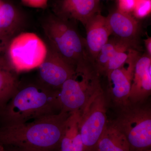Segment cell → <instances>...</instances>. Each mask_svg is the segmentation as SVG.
<instances>
[{
  "instance_id": "cell-1",
  "label": "cell",
  "mask_w": 151,
  "mask_h": 151,
  "mask_svg": "<svg viewBox=\"0 0 151 151\" xmlns=\"http://www.w3.org/2000/svg\"><path fill=\"white\" fill-rule=\"evenodd\" d=\"M70 113L61 112L11 126H0V144L26 151H59Z\"/></svg>"
},
{
  "instance_id": "cell-2",
  "label": "cell",
  "mask_w": 151,
  "mask_h": 151,
  "mask_svg": "<svg viewBox=\"0 0 151 151\" xmlns=\"http://www.w3.org/2000/svg\"><path fill=\"white\" fill-rule=\"evenodd\" d=\"M59 90L41 83L19 84L12 97L0 109V126L17 125L60 113Z\"/></svg>"
},
{
  "instance_id": "cell-3",
  "label": "cell",
  "mask_w": 151,
  "mask_h": 151,
  "mask_svg": "<svg viewBox=\"0 0 151 151\" xmlns=\"http://www.w3.org/2000/svg\"><path fill=\"white\" fill-rule=\"evenodd\" d=\"M43 28L51 48L75 70L94 65L86 50L85 40L71 21L52 16L47 20Z\"/></svg>"
},
{
  "instance_id": "cell-4",
  "label": "cell",
  "mask_w": 151,
  "mask_h": 151,
  "mask_svg": "<svg viewBox=\"0 0 151 151\" xmlns=\"http://www.w3.org/2000/svg\"><path fill=\"white\" fill-rule=\"evenodd\" d=\"M102 89L99 73L93 65L76 69L59 90L61 111L81 113L90 99Z\"/></svg>"
},
{
  "instance_id": "cell-5",
  "label": "cell",
  "mask_w": 151,
  "mask_h": 151,
  "mask_svg": "<svg viewBox=\"0 0 151 151\" xmlns=\"http://www.w3.org/2000/svg\"><path fill=\"white\" fill-rule=\"evenodd\" d=\"M140 104L121 107L112 124L126 137L130 151H151V109Z\"/></svg>"
},
{
  "instance_id": "cell-6",
  "label": "cell",
  "mask_w": 151,
  "mask_h": 151,
  "mask_svg": "<svg viewBox=\"0 0 151 151\" xmlns=\"http://www.w3.org/2000/svg\"><path fill=\"white\" fill-rule=\"evenodd\" d=\"M48 49L38 36L23 32L15 37L7 49L8 63L17 73L38 68L44 61Z\"/></svg>"
},
{
  "instance_id": "cell-7",
  "label": "cell",
  "mask_w": 151,
  "mask_h": 151,
  "mask_svg": "<svg viewBox=\"0 0 151 151\" xmlns=\"http://www.w3.org/2000/svg\"><path fill=\"white\" fill-rule=\"evenodd\" d=\"M106 112L107 101L101 89L80 113L79 128L84 151H98V142L108 124Z\"/></svg>"
},
{
  "instance_id": "cell-8",
  "label": "cell",
  "mask_w": 151,
  "mask_h": 151,
  "mask_svg": "<svg viewBox=\"0 0 151 151\" xmlns=\"http://www.w3.org/2000/svg\"><path fill=\"white\" fill-rule=\"evenodd\" d=\"M126 62L121 67L107 74L109 92L113 102L120 107L130 103L129 101L132 78L136 63L139 57L137 51L130 49Z\"/></svg>"
},
{
  "instance_id": "cell-9",
  "label": "cell",
  "mask_w": 151,
  "mask_h": 151,
  "mask_svg": "<svg viewBox=\"0 0 151 151\" xmlns=\"http://www.w3.org/2000/svg\"><path fill=\"white\" fill-rule=\"evenodd\" d=\"M38 68L41 84L55 90H59L64 82L76 72L75 68L51 47L49 49L46 58Z\"/></svg>"
},
{
  "instance_id": "cell-10",
  "label": "cell",
  "mask_w": 151,
  "mask_h": 151,
  "mask_svg": "<svg viewBox=\"0 0 151 151\" xmlns=\"http://www.w3.org/2000/svg\"><path fill=\"white\" fill-rule=\"evenodd\" d=\"M55 15L66 20L77 21L84 26L100 13L98 0H56L53 5Z\"/></svg>"
},
{
  "instance_id": "cell-11",
  "label": "cell",
  "mask_w": 151,
  "mask_h": 151,
  "mask_svg": "<svg viewBox=\"0 0 151 151\" xmlns=\"http://www.w3.org/2000/svg\"><path fill=\"white\" fill-rule=\"evenodd\" d=\"M151 57L139 56L135 64L129 101L132 104H141L150 95Z\"/></svg>"
},
{
  "instance_id": "cell-12",
  "label": "cell",
  "mask_w": 151,
  "mask_h": 151,
  "mask_svg": "<svg viewBox=\"0 0 151 151\" xmlns=\"http://www.w3.org/2000/svg\"><path fill=\"white\" fill-rule=\"evenodd\" d=\"M86 50L93 64L102 47L109 40L111 32L106 17L99 13L89 19L85 26Z\"/></svg>"
},
{
  "instance_id": "cell-13",
  "label": "cell",
  "mask_w": 151,
  "mask_h": 151,
  "mask_svg": "<svg viewBox=\"0 0 151 151\" xmlns=\"http://www.w3.org/2000/svg\"><path fill=\"white\" fill-rule=\"evenodd\" d=\"M111 34L122 40L134 43L139 31L138 22L130 14L117 10L106 17Z\"/></svg>"
},
{
  "instance_id": "cell-14",
  "label": "cell",
  "mask_w": 151,
  "mask_h": 151,
  "mask_svg": "<svg viewBox=\"0 0 151 151\" xmlns=\"http://www.w3.org/2000/svg\"><path fill=\"white\" fill-rule=\"evenodd\" d=\"M80 113H71L65 124L59 151H84L79 128Z\"/></svg>"
},
{
  "instance_id": "cell-15",
  "label": "cell",
  "mask_w": 151,
  "mask_h": 151,
  "mask_svg": "<svg viewBox=\"0 0 151 151\" xmlns=\"http://www.w3.org/2000/svg\"><path fill=\"white\" fill-rule=\"evenodd\" d=\"M16 73L8 63L0 59V109L5 106L18 87Z\"/></svg>"
},
{
  "instance_id": "cell-16",
  "label": "cell",
  "mask_w": 151,
  "mask_h": 151,
  "mask_svg": "<svg viewBox=\"0 0 151 151\" xmlns=\"http://www.w3.org/2000/svg\"><path fill=\"white\" fill-rule=\"evenodd\" d=\"M97 151H130L124 134L109 122L98 142Z\"/></svg>"
},
{
  "instance_id": "cell-17",
  "label": "cell",
  "mask_w": 151,
  "mask_h": 151,
  "mask_svg": "<svg viewBox=\"0 0 151 151\" xmlns=\"http://www.w3.org/2000/svg\"><path fill=\"white\" fill-rule=\"evenodd\" d=\"M134 43L119 39L109 40L102 47L94 63V67L98 73H105L109 60L116 52L132 48Z\"/></svg>"
},
{
  "instance_id": "cell-18",
  "label": "cell",
  "mask_w": 151,
  "mask_h": 151,
  "mask_svg": "<svg viewBox=\"0 0 151 151\" xmlns=\"http://www.w3.org/2000/svg\"><path fill=\"white\" fill-rule=\"evenodd\" d=\"M17 17V13L13 6L8 3H3L0 9V23L4 37L11 29Z\"/></svg>"
},
{
  "instance_id": "cell-19",
  "label": "cell",
  "mask_w": 151,
  "mask_h": 151,
  "mask_svg": "<svg viewBox=\"0 0 151 151\" xmlns=\"http://www.w3.org/2000/svg\"><path fill=\"white\" fill-rule=\"evenodd\" d=\"M128 50H122L118 52L111 58L108 61L105 69V73L106 75L112 70L119 68L126 62L129 57V54L126 52Z\"/></svg>"
},
{
  "instance_id": "cell-20",
  "label": "cell",
  "mask_w": 151,
  "mask_h": 151,
  "mask_svg": "<svg viewBox=\"0 0 151 151\" xmlns=\"http://www.w3.org/2000/svg\"><path fill=\"white\" fill-rule=\"evenodd\" d=\"M151 0H138L133 12L138 19L146 17L151 13Z\"/></svg>"
},
{
  "instance_id": "cell-21",
  "label": "cell",
  "mask_w": 151,
  "mask_h": 151,
  "mask_svg": "<svg viewBox=\"0 0 151 151\" xmlns=\"http://www.w3.org/2000/svg\"><path fill=\"white\" fill-rule=\"evenodd\" d=\"M138 0H118V10L130 14L133 12Z\"/></svg>"
},
{
  "instance_id": "cell-22",
  "label": "cell",
  "mask_w": 151,
  "mask_h": 151,
  "mask_svg": "<svg viewBox=\"0 0 151 151\" xmlns=\"http://www.w3.org/2000/svg\"><path fill=\"white\" fill-rule=\"evenodd\" d=\"M22 2L30 7L45 9L47 6L48 0H21Z\"/></svg>"
},
{
  "instance_id": "cell-23",
  "label": "cell",
  "mask_w": 151,
  "mask_h": 151,
  "mask_svg": "<svg viewBox=\"0 0 151 151\" xmlns=\"http://www.w3.org/2000/svg\"><path fill=\"white\" fill-rule=\"evenodd\" d=\"M3 146L4 147V151H26L15 146L9 145Z\"/></svg>"
},
{
  "instance_id": "cell-24",
  "label": "cell",
  "mask_w": 151,
  "mask_h": 151,
  "mask_svg": "<svg viewBox=\"0 0 151 151\" xmlns=\"http://www.w3.org/2000/svg\"><path fill=\"white\" fill-rule=\"evenodd\" d=\"M145 45L146 48L147 49L148 52V55L151 56V38L149 37L148 38L145 40Z\"/></svg>"
},
{
  "instance_id": "cell-25",
  "label": "cell",
  "mask_w": 151,
  "mask_h": 151,
  "mask_svg": "<svg viewBox=\"0 0 151 151\" xmlns=\"http://www.w3.org/2000/svg\"><path fill=\"white\" fill-rule=\"evenodd\" d=\"M5 47V45L0 42V52L4 50V48Z\"/></svg>"
},
{
  "instance_id": "cell-26",
  "label": "cell",
  "mask_w": 151,
  "mask_h": 151,
  "mask_svg": "<svg viewBox=\"0 0 151 151\" xmlns=\"http://www.w3.org/2000/svg\"><path fill=\"white\" fill-rule=\"evenodd\" d=\"M0 151H4V147L2 145L0 144Z\"/></svg>"
},
{
  "instance_id": "cell-27",
  "label": "cell",
  "mask_w": 151,
  "mask_h": 151,
  "mask_svg": "<svg viewBox=\"0 0 151 151\" xmlns=\"http://www.w3.org/2000/svg\"><path fill=\"white\" fill-rule=\"evenodd\" d=\"M3 3H4V2H3L1 1L0 0V9H1V7L2 6Z\"/></svg>"
},
{
  "instance_id": "cell-28",
  "label": "cell",
  "mask_w": 151,
  "mask_h": 151,
  "mask_svg": "<svg viewBox=\"0 0 151 151\" xmlns=\"http://www.w3.org/2000/svg\"><path fill=\"white\" fill-rule=\"evenodd\" d=\"M98 1H100V0H98Z\"/></svg>"
},
{
  "instance_id": "cell-29",
  "label": "cell",
  "mask_w": 151,
  "mask_h": 151,
  "mask_svg": "<svg viewBox=\"0 0 151 151\" xmlns=\"http://www.w3.org/2000/svg\"></svg>"
}]
</instances>
